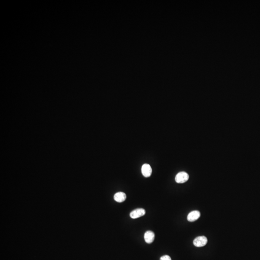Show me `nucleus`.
I'll return each instance as SVG.
<instances>
[{"label":"nucleus","mask_w":260,"mask_h":260,"mask_svg":"<svg viewBox=\"0 0 260 260\" xmlns=\"http://www.w3.org/2000/svg\"><path fill=\"white\" fill-rule=\"evenodd\" d=\"M114 199L116 201L118 202H122L125 201L126 199V195L125 193L122 192H117L114 195Z\"/></svg>","instance_id":"obj_7"},{"label":"nucleus","mask_w":260,"mask_h":260,"mask_svg":"<svg viewBox=\"0 0 260 260\" xmlns=\"http://www.w3.org/2000/svg\"><path fill=\"white\" fill-rule=\"evenodd\" d=\"M200 216V213L197 210H194L191 211L187 216V220L189 222H193L197 220Z\"/></svg>","instance_id":"obj_5"},{"label":"nucleus","mask_w":260,"mask_h":260,"mask_svg":"<svg viewBox=\"0 0 260 260\" xmlns=\"http://www.w3.org/2000/svg\"><path fill=\"white\" fill-rule=\"evenodd\" d=\"M146 214V210L143 209L139 208L133 210L130 214L132 219H136L143 216Z\"/></svg>","instance_id":"obj_3"},{"label":"nucleus","mask_w":260,"mask_h":260,"mask_svg":"<svg viewBox=\"0 0 260 260\" xmlns=\"http://www.w3.org/2000/svg\"><path fill=\"white\" fill-rule=\"evenodd\" d=\"M208 242L207 237L205 236H200L196 237L194 240L193 244L197 247H202L206 245Z\"/></svg>","instance_id":"obj_1"},{"label":"nucleus","mask_w":260,"mask_h":260,"mask_svg":"<svg viewBox=\"0 0 260 260\" xmlns=\"http://www.w3.org/2000/svg\"><path fill=\"white\" fill-rule=\"evenodd\" d=\"M160 260H172L169 255H164L160 258Z\"/></svg>","instance_id":"obj_8"},{"label":"nucleus","mask_w":260,"mask_h":260,"mask_svg":"<svg viewBox=\"0 0 260 260\" xmlns=\"http://www.w3.org/2000/svg\"><path fill=\"white\" fill-rule=\"evenodd\" d=\"M144 239L147 243H152L155 239V234L151 231H147L144 235Z\"/></svg>","instance_id":"obj_6"},{"label":"nucleus","mask_w":260,"mask_h":260,"mask_svg":"<svg viewBox=\"0 0 260 260\" xmlns=\"http://www.w3.org/2000/svg\"><path fill=\"white\" fill-rule=\"evenodd\" d=\"M142 173L145 177H150L152 174V168L150 165L144 164L142 167Z\"/></svg>","instance_id":"obj_4"},{"label":"nucleus","mask_w":260,"mask_h":260,"mask_svg":"<svg viewBox=\"0 0 260 260\" xmlns=\"http://www.w3.org/2000/svg\"><path fill=\"white\" fill-rule=\"evenodd\" d=\"M189 179V174L186 172H180L176 176L175 180L177 183L182 184L188 181Z\"/></svg>","instance_id":"obj_2"}]
</instances>
